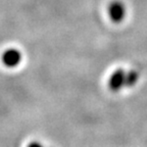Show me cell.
Instances as JSON below:
<instances>
[{
    "instance_id": "1",
    "label": "cell",
    "mask_w": 147,
    "mask_h": 147,
    "mask_svg": "<svg viewBox=\"0 0 147 147\" xmlns=\"http://www.w3.org/2000/svg\"><path fill=\"white\" fill-rule=\"evenodd\" d=\"M127 9L124 2L119 0H115L110 2L108 5V16H109L110 21L115 24L122 23L126 18Z\"/></svg>"
},
{
    "instance_id": "2",
    "label": "cell",
    "mask_w": 147,
    "mask_h": 147,
    "mask_svg": "<svg viewBox=\"0 0 147 147\" xmlns=\"http://www.w3.org/2000/svg\"><path fill=\"white\" fill-rule=\"evenodd\" d=\"M22 61V53L16 48H9L3 52L2 62L7 67H16Z\"/></svg>"
},
{
    "instance_id": "3",
    "label": "cell",
    "mask_w": 147,
    "mask_h": 147,
    "mask_svg": "<svg viewBox=\"0 0 147 147\" xmlns=\"http://www.w3.org/2000/svg\"><path fill=\"white\" fill-rule=\"evenodd\" d=\"M108 86L111 91L115 92L119 91L122 87L126 86V71L122 69H119L113 71L109 78Z\"/></svg>"
},
{
    "instance_id": "4",
    "label": "cell",
    "mask_w": 147,
    "mask_h": 147,
    "mask_svg": "<svg viewBox=\"0 0 147 147\" xmlns=\"http://www.w3.org/2000/svg\"><path fill=\"white\" fill-rule=\"evenodd\" d=\"M138 73L135 71H131L126 73V86H133L138 80Z\"/></svg>"
},
{
    "instance_id": "5",
    "label": "cell",
    "mask_w": 147,
    "mask_h": 147,
    "mask_svg": "<svg viewBox=\"0 0 147 147\" xmlns=\"http://www.w3.org/2000/svg\"><path fill=\"white\" fill-rule=\"evenodd\" d=\"M28 147H43L42 146L40 143H38V142H32V143H30V144L28 145Z\"/></svg>"
}]
</instances>
